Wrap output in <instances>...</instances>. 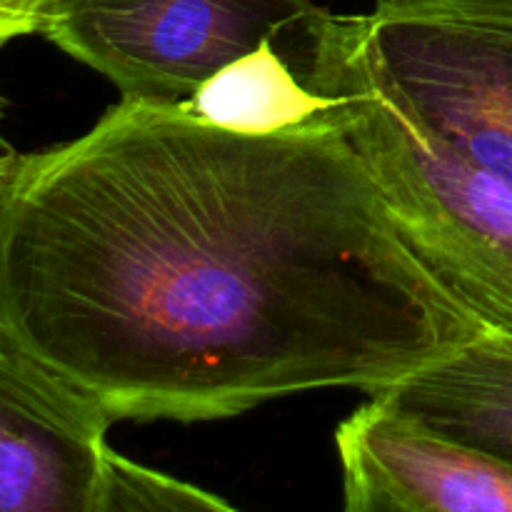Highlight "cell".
Listing matches in <instances>:
<instances>
[{"mask_svg":"<svg viewBox=\"0 0 512 512\" xmlns=\"http://www.w3.org/2000/svg\"><path fill=\"white\" fill-rule=\"evenodd\" d=\"M485 325L405 240L335 103L258 135L120 98L15 153L0 198V333L113 423L375 395Z\"/></svg>","mask_w":512,"mask_h":512,"instance_id":"cell-1","label":"cell"},{"mask_svg":"<svg viewBox=\"0 0 512 512\" xmlns=\"http://www.w3.org/2000/svg\"><path fill=\"white\" fill-rule=\"evenodd\" d=\"M303 80L333 98L418 258L478 318L512 333V183L440 143L398 103L365 53L358 15H320Z\"/></svg>","mask_w":512,"mask_h":512,"instance_id":"cell-2","label":"cell"},{"mask_svg":"<svg viewBox=\"0 0 512 512\" xmlns=\"http://www.w3.org/2000/svg\"><path fill=\"white\" fill-rule=\"evenodd\" d=\"M323 13L313 0H53L40 35L123 98L175 105L268 38L303 75Z\"/></svg>","mask_w":512,"mask_h":512,"instance_id":"cell-3","label":"cell"},{"mask_svg":"<svg viewBox=\"0 0 512 512\" xmlns=\"http://www.w3.org/2000/svg\"><path fill=\"white\" fill-rule=\"evenodd\" d=\"M358 28L398 103L512 183V0H375Z\"/></svg>","mask_w":512,"mask_h":512,"instance_id":"cell-4","label":"cell"},{"mask_svg":"<svg viewBox=\"0 0 512 512\" xmlns=\"http://www.w3.org/2000/svg\"><path fill=\"white\" fill-rule=\"evenodd\" d=\"M88 395L0 333V512H110L120 453Z\"/></svg>","mask_w":512,"mask_h":512,"instance_id":"cell-5","label":"cell"},{"mask_svg":"<svg viewBox=\"0 0 512 512\" xmlns=\"http://www.w3.org/2000/svg\"><path fill=\"white\" fill-rule=\"evenodd\" d=\"M350 512H512V465L370 395L335 430Z\"/></svg>","mask_w":512,"mask_h":512,"instance_id":"cell-6","label":"cell"},{"mask_svg":"<svg viewBox=\"0 0 512 512\" xmlns=\"http://www.w3.org/2000/svg\"><path fill=\"white\" fill-rule=\"evenodd\" d=\"M410 418L512 465V333L485 325L443 358L378 390Z\"/></svg>","mask_w":512,"mask_h":512,"instance_id":"cell-7","label":"cell"},{"mask_svg":"<svg viewBox=\"0 0 512 512\" xmlns=\"http://www.w3.org/2000/svg\"><path fill=\"white\" fill-rule=\"evenodd\" d=\"M178 105L220 128L263 135L323 118L333 110V98L310 88L268 38L210 75Z\"/></svg>","mask_w":512,"mask_h":512,"instance_id":"cell-8","label":"cell"},{"mask_svg":"<svg viewBox=\"0 0 512 512\" xmlns=\"http://www.w3.org/2000/svg\"><path fill=\"white\" fill-rule=\"evenodd\" d=\"M140 510H233L228 500L203 488L170 478L120 455L113 478L110 512Z\"/></svg>","mask_w":512,"mask_h":512,"instance_id":"cell-9","label":"cell"},{"mask_svg":"<svg viewBox=\"0 0 512 512\" xmlns=\"http://www.w3.org/2000/svg\"><path fill=\"white\" fill-rule=\"evenodd\" d=\"M53 0H0V45L25 35H40Z\"/></svg>","mask_w":512,"mask_h":512,"instance_id":"cell-10","label":"cell"},{"mask_svg":"<svg viewBox=\"0 0 512 512\" xmlns=\"http://www.w3.org/2000/svg\"><path fill=\"white\" fill-rule=\"evenodd\" d=\"M13 163H15V153L0 155V198H3V190H5V183H8L10 173H13Z\"/></svg>","mask_w":512,"mask_h":512,"instance_id":"cell-11","label":"cell"},{"mask_svg":"<svg viewBox=\"0 0 512 512\" xmlns=\"http://www.w3.org/2000/svg\"><path fill=\"white\" fill-rule=\"evenodd\" d=\"M3 105H5L3 98H0V118H3Z\"/></svg>","mask_w":512,"mask_h":512,"instance_id":"cell-12","label":"cell"}]
</instances>
